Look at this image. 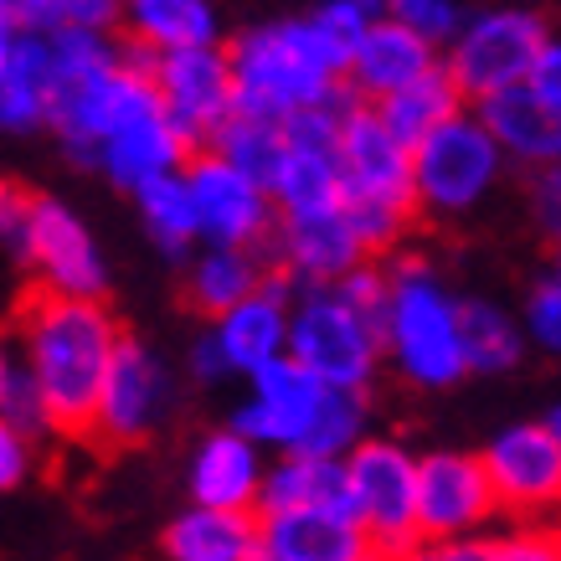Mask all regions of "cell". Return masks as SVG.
Masks as SVG:
<instances>
[{
    "mask_svg": "<svg viewBox=\"0 0 561 561\" xmlns=\"http://www.w3.org/2000/svg\"><path fill=\"white\" fill-rule=\"evenodd\" d=\"M160 103L175 119V129L206 150L217 129L238 114V83H232V57L227 47H191V51H165L150 68Z\"/></svg>",
    "mask_w": 561,
    "mask_h": 561,
    "instance_id": "obj_10",
    "label": "cell"
},
{
    "mask_svg": "<svg viewBox=\"0 0 561 561\" xmlns=\"http://www.w3.org/2000/svg\"><path fill=\"white\" fill-rule=\"evenodd\" d=\"M26 268H32V289L62 294V299H103L108 289V268L93 248V232L57 196H36Z\"/></svg>",
    "mask_w": 561,
    "mask_h": 561,
    "instance_id": "obj_13",
    "label": "cell"
},
{
    "mask_svg": "<svg viewBox=\"0 0 561 561\" xmlns=\"http://www.w3.org/2000/svg\"><path fill=\"white\" fill-rule=\"evenodd\" d=\"M257 536H263V557L273 561H381L371 536L351 515H324V511L257 515Z\"/></svg>",
    "mask_w": 561,
    "mask_h": 561,
    "instance_id": "obj_19",
    "label": "cell"
},
{
    "mask_svg": "<svg viewBox=\"0 0 561 561\" xmlns=\"http://www.w3.org/2000/svg\"><path fill=\"white\" fill-rule=\"evenodd\" d=\"M139 202V217L150 227V238L160 242L165 257H191V242H202V221H196V202H191V186L186 175H160V181H145L135 191Z\"/></svg>",
    "mask_w": 561,
    "mask_h": 561,
    "instance_id": "obj_30",
    "label": "cell"
},
{
    "mask_svg": "<svg viewBox=\"0 0 561 561\" xmlns=\"http://www.w3.org/2000/svg\"><path fill=\"white\" fill-rule=\"evenodd\" d=\"M278 511H324L356 520V490H351V463L345 459H314V454H284L263 479L257 515Z\"/></svg>",
    "mask_w": 561,
    "mask_h": 561,
    "instance_id": "obj_22",
    "label": "cell"
},
{
    "mask_svg": "<svg viewBox=\"0 0 561 561\" xmlns=\"http://www.w3.org/2000/svg\"><path fill=\"white\" fill-rule=\"evenodd\" d=\"M32 211H36V191L16 186V181H0V253L16 257L26 268V242H32Z\"/></svg>",
    "mask_w": 561,
    "mask_h": 561,
    "instance_id": "obj_35",
    "label": "cell"
},
{
    "mask_svg": "<svg viewBox=\"0 0 561 561\" xmlns=\"http://www.w3.org/2000/svg\"><path fill=\"white\" fill-rule=\"evenodd\" d=\"M505 171V150L494 145L479 114L463 108L459 119H448L438 135H427L412 150V196L423 217H459L479 206L494 191Z\"/></svg>",
    "mask_w": 561,
    "mask_h": 561,
    "instance_id": "obj_5",
    "label": "cell"
},
{
    "mask_svg": "<svg viewBox=\"0 0 561 561\" xmlns=\"http://www.w3.org/2000/svg\"><path fill=\"white\" fill-rule=\"evenodd\" d=\"M530 88H536L551 108H561V36H551V42H546L541 62H536V72H530Z\"/></svg>",
    "mask_w": 561,
    "mask_h": 561,
    "instance_id": "obj_41",
    "label": "cell"
},
{
    "mask_svg": "<svg viewBox=\"0 0 561 561\" xmlns=\"http://www.w3.org/2000/svg\"><path fill=\"white\" fill-rule=\"evenodd\" d=\"M16 42H21V36L11 32V26H5V21H0V78H5V72H11V57H16Z\"/></svg>",
    "mask_w": 561,
    "mask_h": 561,
    "instance_id": "obj_44",
    "label": "cell"
},
{
    "mask_svg": "<svg viewBox=\"0 0 561 561\" xmlns=\"http://www.w3.org/2000/svg\"><path fill=\"white\" fill-rule=\"evenodd\" d=\"M530 211H536L546 238L561 248V165L536 171V181H530Z\"/></svg>",
    "mask_w": 561,
    "mask_h": 561,
    "instance_id": "obj_39",
    "label": "cell"
},
{
    "mask_svg": "<svg viewBox=\"0 0 561 561\" xmlns=\"http://www.w3.org/2000/svg\"><path fill=\"white\" fill-rule=\"evenodd\" d=\"M32 474V438H21L16 427L0 417V490H16Z\"/></svg>",
    "mask_w": 561,
    "mask_h": 561,
    "instance_id": "obj_40",
    "label": "cell"
},
{
    "mask_svg": "<svg viewBox=\"0 0 561 561\" xmlns=\"http://www.w3.org/2000/svg\"><path fill=\"white\" fill-rule=\"evenodd\" d=\"M546 427H551V433H557V438H561V408H551V412H546Z\"/></svg>",
    "mask_w": 561,
    "mask_h": 561,
    "instance_id": "obj_46",
    "label": "cell"
},
{
    "mask_svg": "<svg viewBox=\"0 0 561 561\" xmlns=\"http://www.w3.org/2000/svg\"><path fill=\"white\" fill-rule=\"evenodd\" d=\"M459 305L463 299L443 289L438 273L427 263H417V257L391 263V309L381 345H387V356L397 360V371L408 376L412 387L438 391L469 376Z\"/></svg>",
    "mask_w": 561,
    "mask_h": 561,
    "instance_id": "obj_3",
    "label": "cell"
},
{
    "mask_svg": "<svg viewBox=\"0 0 561 561\" xmlns=\"http://www.w3.org/2000/svg\"><path fill=\"white\" fill-rule=\"evenodd\" d=\"M526 335L541 351L561 356V284L557 278H541L526 299Z\"/></svg>",
    "mask_w": 561,
    "mask_h": 561,
    "instance_id": "obj_38",
    "label": "cell"
},
{
    "mask_svg": "<svg viewBox=\"0 0 561 561\" xmlns=\"http://www.w3.org/2000/svg\"><path fill=\"white\" fill-rule=\"evenodd\" d=\"M351 490L356 520L381 551V561H402L423 541L417 530V454L397 438H366L351 454Z\"/></svg>",
    "mask_w": 561,
    "mask_h": 561,
    "instance_id": "obj_7",
    "label": "cell"
},
{
    "mask_svg": "<svg viewBox=\"0 0 561 561\" xmlns=\"http://www.w3.org/2000/svg\"><path fill=\"white\" fill-rule=\"evenodd\" d=\"M263 278H268V273H263ZM289 314H294V305L284 294H273L268 284H263L253 299H242L238 309H227V314L211 324V335H217L221 351H227V366L242 376H257L278 356H289Z\"/></svg>",
    "mask_w": 561,
    "mask_h": 561,
    "instance_id": "obj_23",
    "label": "cell"
},
{
    "mask_svg": "<svg viewBox=\"0 0 561 561\" xmlns=\"http://www.w3.org/2000/svg\"><path fill=\"white\" fill-rule=\"evenodd\" d=\"M490 561H561V526H520L505 536H490Z\"/></svg>",
    "mask_w": 561,
    "mask_h": 561,
    "instance_id": "obj_36",
    "label": "cell"
},
{
    "mask_svg": "<svg viewBox=\"0 0 561 561\" xmlns=\"http://www.w3.org/2000/svg\"><path fill=\"white\" fill-rule=\"evenodd\" d=\"M500 511L494 479L484 469V454L438 448L417 459V530L423 541H463L484 536Z\"/></svg>",
    "mask_w": 561,
    "mask_h": 561,
    "instance_id": "obj_9",
    "label": "cell"
},
{
    "mask_svg": "<svg viewBox=\"0 0 561 561\" xmlns=\"http://www.w3.org/2000/svg\"><path fill=\"white\" fill-rule=\"evenodd\" d=\"M263 459H257V443L242 438L238 427H221L196 448L191 459V500L202 511H238V515H257L263 500Z\"/></svg>",
    "mask_w": 561,
    "mask_h": 561,
    "instance_id": "obj_18",
    "label": "cell"
},
{
    "mask_svg": "<svg viewBox=\"0 0 561 561\" xmlns=\"http://www.w3.org/2000/svg\"><path fill=\"white\" fill-rule=\"evenodd\" d=\"M119 36L150 57H165V51L221 47V21L211 0H124Z\"/></svg>",
    "mask_w": 561,
    "mask_h": 561,
    "instance_id": "obj_24",
    "label": "cell"
},
{
    "mask_svg": "<svg viewBox=\"0 0 561 561\" xmlns=\"http://www.w3.org/2000/svg\"><path fill=\"white\" fill-rule=\"evenodd\" d=\"M546 42H551V26H546L541 11L490 5V11H479V16L463 21V32L454 36L443 68L454 72V83L463 88V99L479 108V103L494 99V93L526 88L536 62H541Z\"/></svg>",
    "mask_w": 561,
    "mask_h": 561,
    "instance_id": "obj_4",
    "label": "cell"
},
{
    "mask_svg": "<svg viewBox=\"0 0 561 561\" xmlns=\"http://www.w3.org/2000/svg\"><path fill=\"white\" fill-rule=\"evenodd\" d=\"M341 202H397L417 206L412 196V150L391 135V124L381 119L376 103H360L351 93L341 114Z\"/></svg>",
    "mask_w": 561,
    "mask_h": 561,
    "instance_id": "obj_11",
    "label": "cell"
},
{
    "mask_svg": "<svg viewBox=\"0 0 561 561\" xmlns=\"http://www.w3.org/2000/svg\"><path fill=\"white\" fill-rule=\"evenodd\" d=\"M479 119L505 150V160H520L530 171H551L561 165V108L536 93V88H511L479 103Z\"/></svg>",
    "mask_w": 561,
    "mask_h": 561,
    "instance_id": "obj_20",
    "label": "cell"
},
{
    "mask_svg": "<svg viewBox=\"0 0 561 561\" xmlns=\"http://www.w3.org/2000/svg\"><path fill=\"white\" fill-rule=\"evenodd\" d=\"M376 108H381V119L391 124V135L402 139L408 150H417L427 135H438L448 119H459L463 108H469V99H463V88L454 83V72L438 62L427 78H417L412 88H402L397 99L376 103Z\"/></svg>",
    "mask_w": 561,
    "mask_h": 561,
    "instance_id": "obj_28",
    "label": "cell"
},
{
    "mask_svg": "<svg viewBox=\"0 0 561 561\" xmlns=\"http://www.w3.org/2000/svg\"><path fill=\"white\" fill-rule=\"evenodd\" d=\"M206 150H217L232 171H242L248 181L273 191L278 171H284V154H289V139H284V124L257 119V114H232Z\"/></svg>",
    "mask_w": 561,
    "mask_h": 561,
    "instance_id": "obj_29",
    "label": "cell"
},
{
    "mask_svg": "<svg viewBox=\"0 0 561 561\" xmlns=\"http://www.w3.org/2000/svg\"><path fill=\"white\" fill-rule=\"evenodd\" d=\"M273 263L289 268L305 289H330L345 273H356L360 263H376V257H366L345 211L335 206V211H314V217H278Z\"/></svg>",
    "mask_w": 561,
    "mask_h": 561,
    "instance_id": "obj_16",
    "label": "cell"
},
{
    "mask_svg": "<svg viewBox=\"0 0 561 561\" xmlns=\"http://www.w3.org/2000/svg\"><path fill=\"white\" fill-rule=\"evenodd\" d=\"M551 278H557V284H561V253H557V268H551Z\"/></svg>",
    "mask_w": 561,
    "mask_h": 561,
    "instance_id": "obj_47",
    "label": "cell"
},
{
    "mask_svg": "<svg viewBox=\"0 0 561 561\" xmlns=\"http://www.w3.org/2000/svg\"><path fill=\"white\" fill-rule=\"evenodd\" d=\"M263 536H257V515L238 511H202L191 505L165 526V557L171 561H253Z\"/></svg>",
    "mask_w": 561,
    "mask_h": 561,
    "instance_id": "obj_25",
    "label": "cell"
},
{
    "mask_svg": "<svg viewBox=\"0 0 561 561\" xmlns=\"http://www.w3.org/2000/svg\"><path fill=\"white\" fill-rule=\"evenodd\" d=\"M391 5H402V0H391Z\"/></svg>",
    "mask_w": 561,
    "mask_h": 561,
    "instance_id": "obj_48",
    "label": "cell"
},
{
    "mask_svg": "<svg viewBox=\"0 0 561 561\" xmlns=\"http://www.w3.org/2000/svg\"><path fill=\"white\" fill-rule=\"evenodd\" d=\"M16 371V345H11V330L0 324V387H5V376Z\"/></svg>",
    "mask_w": 561,
    "mask_h": 561,
    "instance_id": "obj_43",
    "label": "cell"
},
{
    "mask_svg": "<svg viewBox=\"0 0 561 561\" xmlns=\"http://www.w3.org/2000/svg\"><path fill=\"white\" fill-rule=\"evenodd\" d=\"M227 57H232V83H238V114L284 124L305 108H324L351 93L345 57L324 42L314 16L253 26V32L232 36Z\"/></svg>",
    "mask_w": 561,
    "mask_h": 561,
    "instance_id": "obj_2",
    "label": "cell"
},
{
    "mask_svg": "<svg viewBox=\"0 0 561 561\" xmlns=\"http://www.w3.org/2000/svg\"><path fill=\"white\" fill-rule=\"evenodd\" d=\"M438 62L443 57L433 42H423V36L412 32V26H402L397 16H381L360 36L356 57H351V72H345V88H351L360 103H387V99H397L402 88L417 83V78H427Z\"/></svg>",
    "mask_w": 561,
    "mask_h": 561,
    "instance_id": "obj_17",
    "label": "cell"
},
{
    "mask_svg": "<svg viewBox=\"0 0 561 561\" xmlns=\"http://www.w3.org/2000/svg\"><path fill=\"white\" fill-rule=\"evenodd\" d=\"M0 417L16 427L21 438H51V417H47V402H42V387L32 381V371L21 366L16 356V371L5 376V387H0Z\"/></svg>",
    "mask_w": 561,
    "mask_h": 561,
    "instance_id": "obj_34",
    "label": "cell"
},
{
    "mask_svg": "<svg viewBox=\"0 0 561 561\" xmlns=\"http://www.w3.org/2000/svg\"><path fill=\"white\" fill-rule=\"evenodd\" d=\"M186 186L196 202V221H202L206 248H242V253L273 257V238H278V206L257 181L232 171L217 150H196L186 160Z\"/></svg>",
    "mask_w": 561,
    "mask_h": 561,
    "instance_id": "obj_8",
    "label": "cell"
},
{
    "mask_svg": "<svg viewBox=\"0 0 561 561\" xmlns=\"http://www.w3.org/2000/svg\"><path fill=\"white\" fill-rule=\"evenodd\" d=\"M366 423H371L366 391H335L330 387V397H324V408H320V417H314V427H309V438H305L299 454H314V459H351L360 443L371 438Z\"/></svg>",
    "mask_w": 561,
    "mask_h": 561,
    "instance_id": "obj_33",
    "label": "cell"
},
{
    "mask_svg": "<svg viewBox=\"0 0 561 561\" xmlns=\"http://www.w3.org/2000/svg\"><path fill=\"white\" fill-rule=\"evenodd\" d=\"M191 154H196V145L175 129V119L165 114V108H154V114L135 119L129 129H119V135L103 145L99 171L108 175L119 191H139L145 181H160V175L186 171Z\"/></svg>",
    "mask_w": 561,
    "mask_h": 561,
    "instance_id": "obj_21",
    "label": "cell"
},
{
    "mask_svg": "<svg viewBox=\"0 0 561 561\" xmlns=\"http://www.w3.org/2000/svg\"><path fill=\"white\" fill-rule=\"evenodd\" d=\"M124 330L103 299H62L47 289H26L16 305L21 366L42 387L51 417V438H93V417L103 402V381L114 371Z\"/></svg>",
    "mask_w": 561,
    "mask_h": 561,
    "instance_id": "obj_1",
    "label": "cell"
},
{
    "mask_svg": "<svg viewBox=\"0 0 561 561\" xmlns=\"http://www.w3.org/2000/svg\"><path fill=\"white\" fill-rule=\"evenodd\" d=\"M51 42L47 36H21L11 72L0 78V129L5 135H32L51 119Z\"/></svg>",
    "mask_w": 561,
    "mask_h": 561,
    "instance_id": "obj_27",
    "label": "cell"
},
{
    "mask_svg": "<svg viewBox=\"0 0 561 561\" xmlns=\"http://www.w3.org/2000/svg\"><path fill=\"white\" fill-rule=\"evenodd\" d=\"M273 206L278 217H314V211H335L341 206V165L335 154H314V150H289L284 154V171L273 181Z\"/></svg>",
    "mask_w": 561,
    "mask_h": 561,
    "instance_id": "obj_31",
    "label": "cell"
},
{
    "mask_svg": "<svg viewBox=\"0 0 561 561\" xmlns=\"http://www.w3.org/2000/svg\"><path fill=\"white\" fill-rule=\"evenodd\" d=\"M0 21L16 36H51L72 26V0H0Z\"/></svg>",
    "mask_w": 561,
    "mask_h": 561,
    "instance_id": "obj_37",
    "label": "cell"
},
{
    "mask_svg": "<svg viewBox=\"0 0 561 561\" xmlns=\"http://www.w3.org/2000/svg\"><path fill=\"white\" fill-rule=\"evenodd\" d=\"M459 324H463V360H469V371L500 376V371H511V366H520V324L500 305L463 299Z\"/></svg>",
    "mask_w": 561,
    "mask_h": 561,
    "instance_id": "obj_32",
    "label": "cell"
},
{
    "mask_svg": "<svg viewBox=\"0 0 561 561\" xmlns=\"http://www.w3.org/2000/svg\"><path fill=\"white\" fill-rule=\"evenodd\" d=\"M484 469L505 515H520L526 526L561 515V438L546 423H515L494 433L484 448Z\"/></svg>",
    "mask_w": 561,
    "mask_h": 561,
    "instance_id": "obj_12",
    "label": "cell"
},
{
    "mask_svg": "<svg viewBox=\"0 0 561 561\" xmlns=\"http://www.w3.org/2000/svg\"><path fill=\"white\" fill-rule=\"evenodd\" d=\"M289 356L309 376H320L335 391H366L381 371L387 345L356 309L345 305L335 289H309L289 314Z\"/></svg>",
    "mask_w": 561,
    "mask_h": 561,
    "instance_id": "obj_6",
    "label": "cell"
},
{
    "mask_svg": "<svg viewBox=\"0 0 561 561\" xmlns=\"http://www.w3.org/2000/svg\"><path fill=\"white\" fill-rule=\"evenodd\" d=\"M268 263L273 257L242 253V248H206L186 273V305L217 324L227 309H238L242 299H253V294L263 289Z\"/></svg>",
    "mask_w": 561,
    "mask_h": 561,
    "instance_id": "obj_26",
    "label": "cell"
},
{
    "mask_svg": "<svg viewBox=\"0 0 561 561\" xmlns=\"http://www.w3.org/2000/svg\"><path fill=\"white\" fill-rule=\"evenodd\" d=\"M171 371L165 360L154 356L150 345H139L135 335H124L119 356H114V371L103 381V402L99 417H93V438L103 448H135L165 423L171 412Z\"/></svg>",
    "mask_w": 561,
    "mask_h": 561,
    "instance_id": "obj_14",
    "label": "cell"
},
{
    "mask_svg": "<svg viewBox=\"0 0 561 561\" xmlns=\"http://www.w3.org/2000/svg\"><path fill=\"white\" fill-rule=\"evenodd\" d=\"M356 11H366L371 21H381V16H391V0H351Z\"/></svg>",
    "mask_w": 561,
    "mask_h": 561,
    "instance_id": "obj_45",
    "label": "cell"
},
{
    "mask_svg": "<svg viewBox=\"0 0 561 561\" xmlns=\"http://www.w3.org/2000/svg\"><path fill=\"white\" fill-rule=\"evenodd\" d=\"M253 391H248V402L232 412V427H238L242 438H253L257 448H284V454H299L309 438V427L320 417L324 387L320 376H309L305 366L294 356H278L273 366H263L257 376H248Z\"/></svg>",
    "mask_w": 561,
    "mask_h": 561,
    "instance_id": "obj_15",
    "label": "cell"
},
{
    "mask_svg": "<svg viewBox=\"0 0 561 561\" xmlns=\"http://www.w3.org/2000/svg\"><path fill=\"white\" fill-rule=\"evenodd\" d=\"M191 376L196 381H221V376H232V366H227V351H221V341L206 330L202 341L191 345Z\"/></svg>",
    "mask_w": 561,
    "mask_h": 561,
    "instance_id": "obj_42",
    "label": "cell"
}]
</instances>
